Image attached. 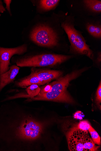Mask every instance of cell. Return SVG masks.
<instances>
[{
	"label": "cell",
	"mask_w": 101,
	"mask_h": 151,
	"mask_svg": "<svg viewBox=\"0 0 101 151\" xmlns=\"http://www.w3.org/2000/svg\"><path fill=\"white\" fill-rule=\"evenodd\" d=\"M85 69L75 71L59 78L50 84L52 88L47 93H39L33 98L34 100L51 101L73 104L75 101L67 91L70 82L78 77Z\"/></svg>",
	"instance_id": "6da1fadb"
},
{
	"label": "cell",
	"mask_w": 101,
	"mask_h": 151,
	"mask_svg": "<svg viewBox=\"0 0 101 151\" xmlns=\"http://www.w3.org/2000/svg\"><path fill=\"white\" fill-rule=\"evenodd\" d=\"M61 26L68 36L72 50L92 58V51L86 44L82 34L75 28L74 19L70 17H67L62 23Z\"/></svg>",
	"instance_id": "7a4b0ae2"
},
{
	"label": "cell",
	"mask_w": 101,
	"mask_h": 151,
	"mask_svg": "<svg viewBox=\"0 0 101 151\" xmlns=\"http://www.w3.org/2000/svg\"><path fill=\"white\" fill-rule=\"evenodd\" d=\"M70 58V56L62 55L43 54L19 60L17 64L21 67L52 66L61 64Z\"/></svg>",
	"instance_id": "3957f363"
},
{
	"label": "cell",
	"mask_w": 101,
	"mask_h": 151,
	"mask_svg": "<svg viewBox=\"0 0 101 151\" xmlns=\"http://www.w3.org/2000/svg\"><path fill=\"white\" fill-rule=\"evenodd\" d=\"M30 38L34 43L41 46L52 47L58 45L59 37L57 33L45 24L36 26L31 32Z\"/></svg>",
	"instance_id": "277c9868"
},
{
	"label": "cell",
	"mask_w": 101,
	"mask_h": 151,
	"mask_svg": "<svg viewBox=\"0 0 101 151\" xmlns=\"http://www.w3.org/2000/svg\"><path fill=\"white\" fill-rule=\"evenodd\" d=\"M17 129V134L20 139L34 140L40 136L43 131V126L38 122L28 119L23 121Z\"/></svg>",
	"instance_id": "5b68a950"
},
{
	"label": "cell",
	"mask_w": 101,
	"mask_h": 151,
	"mask_svg": "<svg viewBox=\"0 0 101 151\" xmlns=\"http://www.w3.org/2000/svg\"><path fill=\"white\" fill-rule=\"evenodd\" d=\"M90 137L88 131L78 129L77 125L67 135L68 147L70 151H84V145Z\"/></svg>",
	"instance_id": "8992f818"
},
{
	"label": "cell",
	"mask_w": 101,
	"mask_h": 151,
	"mask_svg": "<svg viewBox=\"0 0 101 151\" xmlns=\"http://www.w3.org/2000/svg\"><path fill=\"white\" fill-rule=\"evenodd\" d=\"M27 45H25L13 48L0 47V75L9 70L10 60L14 55L23 54L27 51Z\"/></svg>",
	"instance_id": "52a82bcc"
},
{
	"label": "cell",
	"mask_w": 101,
	"mask_h": 151,
	"mask_svg": "<svg viewBox=\"0 0 101 151\" xmlns=\"http://www.w3.org/2000/svg\"><path fill=\"white\" fill-rule=\"evenodd\" d=\"M20 68L15 65L10 67L5 73L0 75V91L7 85L14 81L18 74Z\"/></svg>",
	"instance_id": "ba28073f"
},
{
	"label": "cell",
	"mask_w": 101,
	"mask_h": 151,
	"mask_svg": "<svg viewBox=\"0 0 101 151\" xmlns=\"http://www.w3.org/2000/svg\"><path fill=\"white\" fill-rule=\"evenodd\" d=\"M35 72L43 85L54 79L59 78L62 74L61 71L54 70H43Z\"/></svg>",
	"instance_id": "9c48e42d"
},
{
	"label": "cell",
	"mask_w": 101,
	"mask_h": 151,
	"mask_svg": "<svg viewBox=\"0 0 101 151\" xmlns=\"http://www.w3.org/2000/svg\"><path fill=\"white\" fill-rule=\"evenodd\" d=\"M34 84L43 85L35 72L32 73L29 76L23 79L17 83L20 87L24 88Z\"/></svg>",
	"instance_id": "30bf717a"
},
{
	"label": "cell",
	"mask_w": 101,
	"mask_h": 151,
	"mask_svg": "<svg viewBox=\"0 0 101 151\" xmlns=\"http://www.w3.org/2000/svg\"><path fill=\"white\" fill-rule=\"evenodd\" d=\"M83 2L85 7L90 11L96 13L101 12V1L98 0H85Z\"/></svg>",
	"instance_id": "8fae6325"
},
{
	"label": "cell",
	"mask_w": 101,
	"mask_h": 151,
	"mask_svg": "<svg viewBox=\"0 0 101 151\" xmlns=\"http://www.w3.org/2000/svg\"><path fill=\"white\" fill-rule=\"evenodd\" d=\"M60 2L58 0H42L39 1V8L42 11H49L56 7Z\"/></svg>",
	"instance_id": "7c38bea8"
},
{
	"label": "cell",
	"mask_w": 101,
	"mask_h": 151,
	"mask_svg": "<svg viewBox=\"0 0 101 151\" xmlns=\"http://www.w3.org/2000/svg\"><path fill=\"white\" fill-rule=\"evenodd\" d=\"M87 31L93 37L100 38L101 37V27L100 26L89 24L86 27Z\"/></svg>",
	"instance_id": "4fadbf2b"
},
{
	"label": "cell",
	"mask_w": 101,
	"mask_h": 151,
	"mask_svg": "<svg viewBox=\"0 0 101 151\" xmlns=\"http://www.w3.org/2000/svg\"><path fill=\"white\" fill-rule=\"evenodd\" d=\"M41 88L38 85L34 84L28 87L26 91L28 93L27 97L33 98L36 96L40 93Z\"/></svg>",
	"instance_id": "5bb4252c"
},
{
	"label": "cell",
	"mask_w": 101,
	"mask_h": 151,
	"mask_svg": "<svg viewBox=\"0 0 101 151\" xmlns=\"http://www.w3.org/2000/svg\"><path fill=\"white\" fill-rule=\"evenodd\" d=\"M100 147L99 146L95 145L90 137L86 141L84 145V151H96Z\"/></svg>",
	"instance_id": "9a60e30c"
},
{
	"label": "cell",
	"mask_w": 101,
	"mask_h": 151,
	"mask_svg": "<svg viewBox=\"0 0 101 151\" xmlns=\"http://www.w3.org/2000/svg\"><path fill=\"white\" fill-rule=\"evenodd\" d=\"M88 131L89 132L92 137V139L95 144L98 145H101V138L97 132L91 126L89 129Z\"/></svg>",
	"instance_id": "2e32d148"
},
{
	"label": "cell",
	"mask_w": 101,
	"mask_h": 151,
	"mask_svg": "<svg viewBox=\"0 0 101 151\" xmlns=\"http://www.w3.org/2000/svg\"><path fill=\"white\" fill-rule=\"evenodd\" d=\"M91 126L90 123L88 121L84 120L80 122L77 125V127L81 130L88 131Z\"/></svg>",
	"instance_id": "e0dca14e"
},
{
	"label": "cell",
	"mask_w": 101,
	"mask_h": 151,
	"mask_svg": "<svg viewBox=\"0 0 101 151\" xmlns=\"http://www.w3.org/2000/svg\"><path fill=\"white\" fill-rule=\"evenodd\" d=\"M96 100L99 106L101 102V81L98 86L96 93Z\"/></svg>",
	"instance_id": "ac0fdd59"
},
{
	"label": "cell",
	"mask_w": 101,
	"mask_h": 151,
	"mask_svg": "<svg viewBox=\"0 0 101 151\" xmlns=\"http://www.w3.org/2000/svg\"><path fill=\"white\" fill-rule=\"evenodd\" d=\"M52 88L51 85L50 84L46 86L44 88H43L40 93H47L50 91Z\"/></svg>",
	"instance_id": "d6986e66"
},
{
	"label": "cell",
	"mask_w": 101,
	"mask_h": 151,
	"mask_svg": "<svg viewBox=\"0 0 101 151\" xmlns=\"http://www.w3.org/2000/svg\"><path fill=\"white\" fill-rule=\"evenodd\" d=\"M11 2V1H8H8H7V0H5V1H4V2L6 4V8L8 11L11 16L12 14L10 10V5Z\"/></svg>",
	"instance_id": "ffe728a7"
},
{
	"label": "cell",
	"mask_w": 101,
	"mask_h": 151,
	"mask_svg": "<svg viewBox=\"0 0 101 151\" xmlns=\"http://www.w3.org/2000/svg\"><path fill=\"white\" fill-rule=\"evenodd\" d=\"M5 11V8L3 5L2 1H0V12L3 13Z\"/></svg>",
	"instance_id": "44dd1931"
},
{
	"label": "cell",
	"mask_w": 101,
	"mask_h": 151,
	"mask_svg": "<svg viewBox=\"0 0 101 151\" xmlns=\"http://www.w3.org/2000/svg\"><path fill=\"white\" fill-rule=\"evenodd\" d=\"M1 15L0 14V17H1Z\"/></svg>",
	"instance_id": "7402d4cb"
}]
</instances>
